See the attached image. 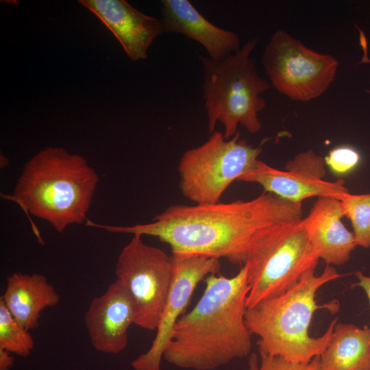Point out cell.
Here are the masks:
<instances>
[{
  "instance_id": "4",
  "label": "cell",
  "mask_w": 370,
  "mask_h": 370,
  "mask_svg": "<svg viewBox=\"0 0 370 370\" xmlns=\"http://www.w3.org/2000/svg\"><path fill=\"white\" fill-rule=\"evenodd\" d=\"M99 180L82 156L48 147L26 162L13 193L2 197L62 233L71 225L86 223Z\"/></svg>"
},
{
  "instance_id": "17",
  "label": "cell",
  "mask_w": 370,
  "mask_h": 370,
  "mask_svg": "<svg viewBox=\"0 0 370 370\" xmlns=\"http://www.w3.org/2000/svg\"><path fill=\"white\" fill-rule=\"evenodd\" d=\"M319 365L321 370H370V327L336 323Z\"/></svg>"
},
{
  "instance_id": "3",
  "label": "cell",
  "mask_w": 370,
  "mask_h": 370,
  "mask_svg": "<svg viewBox=\"0 0 370 370\" xmlns=\"http://www.w3.org/2000/svg\"><path fill=\"white\" fill-rule=\"evenodd\" d=\"M341 276L331 265H326L319 275L315 274V269L309 270L284 293L247 308L246 325L251 334L258 336L259 356H278L295 363L308 362L320 356L338 319L321 336L313 337L309 333L313 315L323 308L334 312L338 306L335 301L319 305L316 295L321 286Z\"/></svg>"
},
{
  "instance_id": "2",
  "label": "cell",
  "mask_w": 370,
  "mask_h": 370,
  "mask_svg": "<svg viewBox=\"0 0 370 370\" xmlns=\"http://www.w3.org/2000/svg\"><path fill=\"white\" fill-rule=\"evenodd\" d=\"M249 287L243 265L234 276L210 275L196 305L175 323L163 358L176 367L214 370L251 354L245 322Z\"/></svg>"
},
{
  "instance_id": "16",
  "label": "cell",
  "mask_w": 370,
  "mask_h": 370,
  "mask_svg": "<svg viewBox=\"0 0 370 370\" xmlns=\"http://www.w3.org/2000/svg\"><path fill=\"white\" fill-rule=\"evenodd\" d=\"M59 293L40 273L15 272L6 278V286L0 297L12 315L27 330L39 325L41 312L58 304Z\"/></svg>"
},
{
  "instance_id": "15",
  "label": "cell",
  "mask_w": 370,
  "mask_h": 370,
  "mask_svg": "<svg viewBox=\"0 0 370 370\" xmlns=\"http://www.w3.org/2000/svg\"><path fill=\"white\" fill-rule=\"evenodd\" d=\"M344 216L339 199L319 197L301 219L310 243L327 265L345 263L356 246L353 232L342 222Z\"/></svg>"
},
{
  "instance_id": "24",
  "label": "cell",
  "mask_w": 370,
  "mask_h": 370,
  "mask_svg": "<svg viewBox=\"0 0 370 370\" xmlns=\"http://www.w3.org/2000/svg\"><path fill=\"white\" fill-rule=\"evenodd\" d=\"M367 92L370 93V90H367Z\"/></svg>"
},
{
  "instance_id": "23",
  "label": "cell",
  "mask_w": 370,
  "mask_h": 370,
  "mask_svg": "<svg viewBox=\"0 0 370 370\" xmlns=\"http://www.w3.org/2000/svg\"><path fill=\"white\" fill-rule=\"evenodd\" d=\"M356 276L358 280L357 286L361 287L366 293L370 302V275H365L362 272L356 273Z\"/></svg>"
},
{
  "instance_id": "22",
  "label": "cell",
  "mask_w": 370,
  "mask_h": 370,
  "mask_svg": "<svg viewBox=\"0 0 370 370\" xmlns=\"http://www.w3.org/2000/svg\"><path fill=\"white\" fill-rule=\"evenodd\" d=\"M7 350L0 348V370H10L14 365V357Z\"/></svg>"
},
{
  "instance_id": "7",
  "label": "cell",
  "mask_w": 370,
  "mask_h": 370,
  "mask_svg": "<svg viewBox=\"0 0 370 370\" xmlns=\"http://www.w3.org/2000/svg\"><path fill=\"white\" fill-rule=\"evenodd\" d=\"M256 147L237 132L227 140L214 131L202 145L184 152L178 164L180 188L184 197L196 204L220 201L235 180L251 171L259 160Z\"/></svg>"
},
{
  "instance_id": "10",
  "label": "cell",
  "mask_w": 370,
  "mask_h": 370,
  "mask_svg": "<svg viewBox=\"0 0 370 370\" xmlns=\"http://www.w3.org/2000/svg\"><path fill=\"white\" fill-rule=\"evenodd\" d=\"M324 158L313 150L297 153L285 164L284 170L258 160L254 168L238 181L260 184L267 193L293 203L308 198L332 197L341 200L349 190L343 180L328 181Z\"/></svg>"
},
{
  "instance_id": "1",
  "label": "cell",
  "mask_w": 370,
  "mask_h": 370,
  "mask_svg": "<svg viewBox=\"0 0 370 370\" xmlns=\"http://www.w3.org/2000/svg\"><path fill=\"white\" fill-rule=\"evenodd\" d=\"M301 217V204L265 192L249 200L171 206L146 223L121 226L90 221L89 226L156 237L169 245L172 254L224 258L243 265L260 232Z\"/></svg>"
},
{
  "instance_id": "18",
  "label": "cell",
  "mask_w": 370,
  "mask_h": 370,
  "mask_svg": "<svg viewBox=\"0 0 370 370\" xmlns=\"http://www.w3.org/2000/svg\"><path fill=\"white\" fill-rule=\"evenodd\" d=\"M351 221L356 246L370 247V193L344 195L340 200Z\"/></svg>"
},
{
  "instance_id": "19",
  "label": "cell",
  "mask_w": 370,
  "mask_h": 370,
  "mask_svg": "<svg viewBox=\"0 0 370 370\" xmlns=\"http://www.w3.org/2000/svg\"><path fill=\"white\" fill-rule=\"evenodd\" d=\"M29 333L0 301V348L21 357H27L34 347Z\"/></svg>"
},
{
  "instance_id": "14",
  "label": "cell",
  "mask_w": 370,
  "mask_h": 370,
  "mask_svg": "<svg viewBox=\"0 0 370 370\" xmlns=\"http://www.w3.org/2000/svg\"><path fill=\"white\" fill-rule=\"evenodd\" d=\"M162 23L164 33L180 34L201 45L209 58L220 60L241 48L238 35L210 23L188 0H162Z\"/></svg>"
},
{
  "instance_id": "8",
  "label": "cell",
  "mask_w": 370,
  "mask_h": 370,
  "mask_svg": "<svg viewBox=\"0 0 370 370\" xmlns=\"http://www.w3.org/2000/svg\"><path fill=\"white\" fill-rule=\"evenodd\" d=\"M271 85L297 101L322 95L336 77L339 62L334 56L315 51L283 29L271 36L261 58Z\"/></svg>"
},
{
  "instance_id": "20",
  "label": "cell",
  "mask_w": 370,
  "mask_h": 370,
  "mask_svg": "<svg viewBox=\"0 0 370 370\" xmlns=\"http://www.w3.org/2000/svg\"><path fill=\"white\" fill-rule=\"evenodd\" d=\"M319 357L308 362L295 363L278 356H260L252 353L249 356L247 370H321Z\"/></svg>"
},
{
  "instance_id": "13",
  "label": "cell",
  "mask_w": 370,
  "mask_h": 370,
  "mask_svg": "<svg viewBox=\"0 0 370 370\" xmlns=\"http://www.w3.org/2000/svg\"><path fill=\"white\" fill-rule=\"evenodd\" d=\"M118 39L132 60L147 58L154 39L164 33L161 19L145 14L125 0H79Z\"/></svg>"
},
{
  "instance_id": "21",
  "label": "cell",
  "mask_w": 370,
  "mask_h": 370,
  "mask_svg": "<svg viewBox=\"0 0 370 370\" xmlns=\"http://www.w3.org/2000/svg\"><path fill=\"white\" fill-rule=\"evenodd\" d=\"M324 160L333 173L343 175L349 173L358 166L360 156L353 147L341 146L330 151Z\"/></svg>"
},
{
  "instance_id": "6",
  "label": "cell",
  "mask_w": 370,
  "mask_h": 370,
  "mask_svg": "<svg viewBox=\"0 0 370 370\" xmlns=\"http://www.w3.org/2000/svg\"><path fill=\"white\" fill-rule=\"evenodd\" d=\"M319 258L299 220L271 225L253 241L245 262L249 287L247 308L280 295L295 285Z\"/></svg>"
},
{
  "instance_id": "5",
  "label": "cell",
  "mask_w": 370,
  "mask_h": 370,
  "mask_svg": "<svg viewBox=\"0 0 370 370\" xmlns=\"http://www.w3.org/2000/svg\"><path fill=\"white\" fill-rule=\"evenodd\" d=\"M256 43V39L248 40L237 52L220 60L199 56L210 134L217 122L223 125L227 140L236 134L238 125L251 134L261 130L258 114L265 108L266 101L260 95L268 91L271 85L258 75L251 56Z\"/></svg>"
},
{
  "instance_id": "12",
  "label": "cell",
  "mask_w": 370,
  "mask_h": 370,
  "mask_svg": "<svg viewBox=\"0 0 370 370\" xmlns=\"http://www.w3.org/2000/svg\"><path fill=\"white\" fill-rule=\"evenodd\" d=\"M136 313L131 293L116 280L104 293L92 300L84 314V324L94 349L110 354L123 352L127 345L128 330L134 323Z\"/></svg>"
},
{
  "instance_id": "9",
  "label": "cell",
  "mask_w": 370,
  "mask_h": 370,
  "mask_svg": "<svg viewBox=\"0 0 370 370\" xmlns=\"http://www.w3.org/2000/svg\"><path fill=\"white\" fill-rule=\"evenodd\" d=\"M175 274L173 256L133 235L121 249L115 265L116 280L131 293L136 306L134 324L156 330Z\"/></svg>"
},
{
  "instance_id": "11",
  "label": "cell",
  "mask_w": 370,
  "mask_h": 370,
  "mask_svg": "<svg viewBox=\"0 0 370 370\" xmlns=\"http://www.w3.org/2000/svg\"><path fill=\"white\" fill-rule=\"evenodd\" d=\"M172 256L175 274L156 334L149 349L132 362L134 370H160L163 354L173 328L184 314L195 288L206 276L219 269L218 258L184 254Z\"/></svg>"
}]
</instances>
